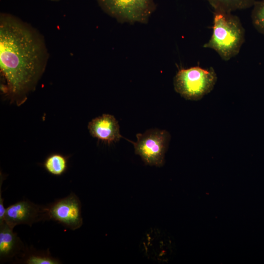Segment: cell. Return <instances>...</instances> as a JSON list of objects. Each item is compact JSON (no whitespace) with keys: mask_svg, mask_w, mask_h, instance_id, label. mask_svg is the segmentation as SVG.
<instances>
[{"mask_svg":"<svg viewBox=\"0 0 264 264\" xmlns=\"http://www.w3.org/2000/svg\"><path fill=\"white\" fill-rule=\"evenodd\" d=\"M48 57L36 29L12 14L0 13V69L12 97H22L35 88Z\"/></svg>","mask_w":264,"mask_h":264,"instance_id":"6da1fadb","label":"cell"},{"mask_svg":"<svg viewBox=\"0 0 264 264\" xmlns=\"http://www.w3.org/2000/svg\"><path fill=\"white\" fill-rule=\"evenodd\" d=\"M212 34L203 47L215 51L228 61L237 55L245 41V30L239 18L231 12L214 10Z\"/></svg>","mask_w":264,"mask_h":264,"instance_id":"7a4b0ae2","label":"cell"},{"mask_svg":"<svg viewBox=\"0 0 264 264\" xmlns=\"http://www.w3.org/2000/svg\"><path fill=\"white\" fill-rule=\"evenodd\" d=\"M217 81V75L213 68L196 66L179 69L174 78V87L184 98L197 101L213 90Z\"/></svg>","mask_w":264,"mask_h":264,"instance_id":"3957f363","label":"cell"},{"mask_svg":"<svg viewBox=\"0 0 264 264\" xmlns=\"http://www.w3.org/2000/svg\"><path fill=\"white\" fill-rule=\"evenodd\" d=\"M101 9L120 23H148L156 4L154 0H97Z\"/></svg>","mask_w":264,"mask_h":264,"instance_id":"277c9868","label":"cell"},{"mask_svg":"<svg viewBox=\"0 0 264 264\" xmlns=\"http://www.w3.org/2000/svg\"><path fill=\"white\" fill-rule=\"evenodd\" d=\"M136 142H132L134 152L146 165L160 167L165 162V154L170 139L169 133L158 129H149L136 134Z\"/></svg>","mask_w":264,"mask_h":264,"instance_id":"5b68a950","label":"cell"},{"mask_svg":"<svg viewBox=\"0 0 264 264\" xmlns=\"http://www.w3.org/2000/svg\"><path fill=\"white\" fill-rule=\"evenodd\" d=\"M46 208L48 220L55 221L71 230L80 228L83 223L81 201L74 193L56 200Z\"/></svg>","mask_w":264,"mask_h":264,"instance_id":"8992f818","label":"cell"},{"mask_svg":"<svg viewBox=\"0 0 264 264\" xmlns=\"http://www.w3.org/2000/svg\"><path fill=\"white\" fill-rule=\"evenodd\" d=\"M48 220L46 206L23 200L10 205L6 208L4 222L14 228L19 224L31 226L35 223Z\"/></svg>","mask_w":264,"mask_h":264,"instance_id":"52a82bcc","label":"cell"},{"mask_svg":"<svg viewBox=\"0 0 264 264\" xmlns=\"http://www.w3.org/2000/svg\"><path fill=\"white\" fill-rule=\"evenodd\" d=\"M90 135L109 144L116 142L123 137L118 121L114 116L103 114L91 120L88 124Z\"/></svg>","mask_w":264,"mask_h":264,"instance_id":"ba28073f","label":"cell"},{"mask_svg":"<svg viewBox=\"0 0 264 264\" xmlns=\"http://www.w3.org/2000/svg\"><path fill=\"white\" fill-rule=\"evenodd\" d=\"M13 230L5 222L0 225V261L25 253L22 242Z\"/></svg>","mask_w":264,"mask_h":264,"instance_id":"9c48e42d","label":"cell"},{"mask_svg":"<svg viewBox=\"0 0 264 264\" xmlns=\"http://www.w3.org/2000/svg\"><path fill=\"white\" fill-rule=\"evenodd\" d=\"M209 2L214 10L226 12L242 10L253 7L256 0H204Z\"/></svg>","mask_w":264,"mask_h":264,"instance_id":"30bf717a","label":"cell"},{"mask_svg":"<svg viewBox=\"0 0 264 264\" xmlns=\"http://www.w3.org/2000/svg\"><path fill=\"white\" fill-rule=\"evenodd\" d=\"M67 157L61 154L53 153L44 161L43 166L50 174L55 176L63 175L67 169Z\"/></svg>","mask_w":264,"mask_h":264,"instance_id":"8fae6325","label":"cell"},{"mask_svg":"<svg viewBox=\"0 0 264 264\" xmlns=\"http://www.w3.org/2000/svg\"><path fill=\"white\" fill-rule=\"evenodd\" d=\"M23 263L26 264H59V259L52 257L46 252H33L24 254Z\"/></svg>","mask_w":264,"mask_h":264,"instance_id":"7c38bea8","label":"cell"},{"mask_svg":"<svg viewBox=\"0 0 264 264\" xmlns=\"http://www.w3.org/2000/svg\"><path fill=\"white\" fill-rule=\"evenodd\" d=\"M251 17L254 27L264 35V0L256 1L253 6Z\"/></svg>","mask_w":264,"mask_h":264,"instance_id":"4fadbf2b","label":"cell"},{"mask_svg":"<svg viewBox=\"0 0 264 264\" xmlns=\"http://www.w3.org/2000/svg\"><path fill=\"white\" fill-rule=\"evenodd\" d=\"M50 0V1H59L61 0Z\"/></svg>","mask_w":264,"mask_h":264,"instance_id":"5bb4252c","label":"cell"}]
</instances>
